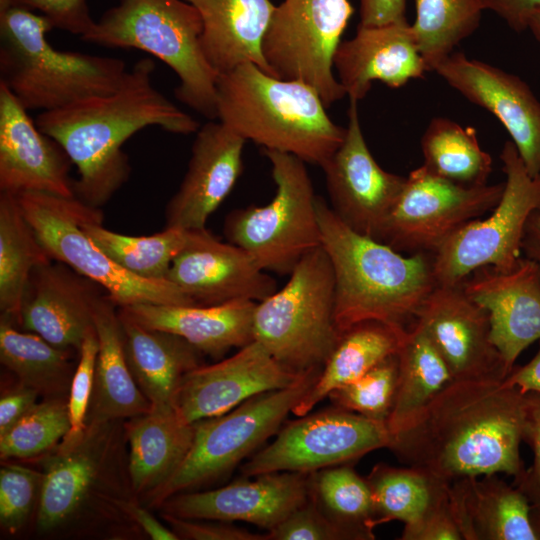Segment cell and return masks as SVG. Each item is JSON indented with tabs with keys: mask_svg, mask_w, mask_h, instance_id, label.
<instances>
[{
	"mask_svg": "<svg viewBox=\"0 0 540 540\" xmlns=\"http://www.w3.org/2000/svg\"><path fill=\"white\" fill-rule=\"evenodd\" d=\"M99 342L95 327L85 336L68 394L70 430L62 441L79 440L87 429V417L94 387Z\"/></svg>",
	"mask_w": 540,
	"mask_h": 540,
	"instance_id": "45",
	"label": "cell"
},
{
	"mask_svg": "<svg viewBox=\"0 0 540 540\" xmlns=\"http://www.w3.org/2000/svg\"><path fill=\"white\" fill-rule=\"evenodd\" d=\"M110 422H91L74 442L61 441L43 462L37 528L50 532L70 523L96 485L103 459L104 431Z\"/></svg>",
	"mask_w": 540,
	"mask_h": 540,
	"instance_id": "27",
	"label": "cell"
},
{
	"mask_svg": "<svg viewBox=\"0 0 540 540\" xmlns=\"http://www.w3.org/2000/svg\"><path fill=\"white\" fill-rule=\"evenodd\" d=\"M289 275L281 289L257 303L254 340L293 373L321 371L341 337L333 269L322 245L307 252Z\"/></svg>",
	"mask_w": 540,
	"mask_h": 540,
	"instance_id": "7",
	"label": "cell"
},
{
	"mask_svg": "<svg viewBox=\"0 0 540 540\" xmlns=\"http://www.w3.org/2000/svg\"><path fill=\"white\" fill-rule=\"evenodd\" d=\"M53 259L27 220L17 195L0 194V310L18 324L33 270Z\"/></svg>",
	"mask_w": 540,
	"mask_h": 540,
	"instance_id": "35",
	"label": "cell"
},
{
	"mask_svg": "<svg viewBox=\"0 0 540 540\" xmlns=\"http://www.w3.org/2000/svg\"><path fill=\"white\" fill-rule=\"evenodd\" d=\"M525 394L503 381H452L389 447L407 466L443 481L525 471Z\"/></svg>",
	"mask_w": 540,
	"mask_h": 540,
	"instance_id": "1",
	"label": "cell"
},
{
	"mask_svg": "<svg viewBox=\"0 0 540 540\" xmlns=\"http://www.w3.org/2000/svg\"><path fill=\"white\" fill-rule=\"evenodd\" d=\"M319 373H309L293 386L260 393L225 414L194 423L188 454L175 473L148 495L150 506L231 472L278 431Z\"/></svg>",
	"mask_w": 540,
	"mask_h": 540,
	"instance_id": "10",
	"label": "cell"
},
{
	"mask_svg": "<svg viewBox=\"0 0 540 540\" xmlns=\"http://www.w3.org/2000/svg\"><path fill=\"white\" fill-rule=\"evenodd\" d=\"M106 291L66 264L52 260L29 279L18 325L55 347L79 352L94 328V314Z\"/></svg>",
	"mask_w": 540,
	"mask_h": 540,
	"instance_id": "22",
	"label": "cell"
},
{
	"mask_svg": "<svg viewBox=\"0 0 540 540\" xmlns=\"http://www.w3.org/2000/svg\"><path fill=\"white\" fill-rule=\"evenodd\" d=\"M263 153L271 163L275 194L266 205L228 213L224 234L264 271L289 275L307 252L321 245L317 196L303 160L276 150Z\"/></svg>",
	"mask_w": 540,
	"mask_h": 540,
	"instance_id": "8",
	"label": "cell"
},
{
	"mask_svg": "<svg viewBox=\"0 0 540 540\" xmlns=\"http://www.w3.org/2000/svg\"><path fill=\"white\" fill-rule=\"evenodd\" d=\"M118 314L126 360L139 389L152 408L174 407L184 376L202 365V353L174 333L146 328Z\"/></svg>",
	"mask_w": 540,
	"mask_h": 540,
	"instance_id": "30",
	"label": "cell"
},
{
	"mask_svg": "<svg viewBox=\"0 0 540 540\" xmlns=\"http://www.w3.org/2000/svg\"><path fill=\"white\" fill-rule=\"evenodd\" d=\"M354 9L349 0H284L275 6L262 53L275 77L299 80L325 106L346 92L333 73V56Z\"/></svg>",
	"mask_w": 540,
	"mask_h": 540,
	"instance_id": "12",
	"label": "cell"
},
{
	"mask_svg": "<svg viewBox=\"0 0 540 540\" xmlns=\"http://www.w3.org/2000/svg\"><path fill=\"white\" fill-rule=\"evenodd\" d=\"M267 540H355L330 519L310 493L309 499L266 534Z\"/></svg>",
	"mask_w": 540,
	"mask_h": 540,
	"instance_id": "46",
	"label": "cell"
},
{
	"mask_svg": "<svg viewBox=\"0 0 540 540\" xmlns=\"http://www.w3.org/2000/svg\"><path fill=\"white\" fill-rule=\"evenodd\" d=\"M503 190L504 182L465 186L421 165L406 177L380 242L407 255L435 253L461 227L492 211Z\"/></svg>",
	"mask_w": 540,
	"mask_h": 540,
	"instance_id": "13",
	"label": "cell"
},
{
	"mask_svg": "<svg viewBox=\"0 0 540 540\" xmlns=\"http://www.w3.org/2000/svg\"><path fill=\"white\" fill-rule=\"evenodd\" d=\"M321 245L335 281V324L342 334L365 321L409 329L425 299L437 286L434 254L403 255L361 235L317 196Z\"/></svg>",
	"mask_w": 540,
	"mask_h": 540,
	"instance_id": "3",
	"label": "cell"
},
{
	"mask_svg": "<svg viewBox=\"0 0 540 540\" xmlns=\"http://www.w3.org/2000/svg\"><path fill=\"white\" fill-rule=\"evenodd\" d=\"M310 493L323 512L355 540L374 539L371 490L353 468L337 465L311 473Z\"/></svg>",
	"mask_w": 540,
	"mask_h": 540,
	"instance_id": "41",
	"label": "cell"
},
{
	"mask_svg": "<svg viewBox=\"0 0 540 540\" xmlns=\"http://www.w3.org/2000/svg\"><path fill=\"white\" fill-rule=\"evenodd\" d=\"M154 70V61L142 58L116 91L41 112L35 119L77 167L74 196L91 207L101 208L128 180L131 166L122 146L132 135L148 126L182 135L199 129L194 118L154 87Z\"/></svg>",
	"mask_w": 540,
	"mask_h": 540,
	"instance_id": "2",
	"label": "cell"
},
{
	"mask_svg": "<svg viewBox=\"0 0 540 540\" xmlns=\"http://www.w3.org/2000/svg\"><path fill=\"white\" fill-rule=\"evenodd\" d=\"M18 200L48 255L91 279L116 307L136 304L196 305L169 280L138 277L112 260L85 232L89 205L76 197L23 192Z\"/></svg>",
	"mask_w": 540,
	"mask_h": 540,
	"instance_id": "9",
	"label": "cell"
},
{
	"mask_svg": "<svg viewBox=\"0 0 540 540\" xmlns=\"http://www.w3.org/2000/svg\"><path fill=\"white\" fill-rule=\"evenodd\" d=\"M167 280L196 305L242 299L260 302L277 290L276 281L246 250L222 242L206 228L188 230L187 242L174 258Z\"/></svg>",
	"mask_w": 540,
	"mask_h": 540,
	"instance_id": "18",
	"label": "cell"
},
{
	"mask_svg": "<svg viewBox=\"0 0 540 540\" xmlns=\"http://www.w3.org/2000/svg\"><path fill=\"white\" fill-rule=\"evenodd\" d=\"M5 1H6V0H0V8H2V7L4 6Z\"/></svg>",
	"mask_w": 540,
	"mask_h": 540,
	"instance_id": "59",
	"label": "cell"
},
{
	"mask_svg": "<svg viewBox=\"0 0 540 540\" xmlns=\"http://www.w3.org/2000/svg\"><path fill=\"white\" fill-rule=\"evenodd\" d=\"M460 284L488 313L491 341L511 372L518 356L540 340V265L522 257L510 271L480 267Z\"/></svg>",
	"mask_w": 540,
	"mask_h": 540,
	"instance_id": "21",
	"label": "cell"
},
{
	"mask_svg": "<svg viewBox=\"0 0 540 540\" xmlns=\"http://www.w3.org/2000/svg\"><path fill=\"white\" fill-rule=\"evenodd\" d=\"M421 148L423 166L433 174L465 186L487 184L492 159L480 147L474 128L434 118L423 134Z\"/></svg>",
	"mask_w": 540,
	"mask_h": 540,
	"instance_id": "39",
	"label": "cell"
},
{
	"mask_svg": "<svg viewBox=\"0 0 540 540\" xmlns=\"http://www.w3.org/2000/svg\"><path fill=\"white\" fill-rule=\"evenodd\" d=\"M10 6L41 14L48 19L53 28L80 37L87 34L95 24L87 0H6L0 12Z\"/></svg>",
	"mask_w": 540,
	"mask_h": 540,
	"instance_id": "47",
	"label": "cell"
},
{
	"mask_svg": "<svg viewBox=\"0 0 540 540\" xmlns=\"http://www.w3.org/2000/svg\"><path fill=\"white\" fill-rule=\"evenodd\" d=\"M506 175L502 196L486 219H474L451 235L434 254L437 285L460 284L474 270L510 271L522 258L528 217L540 212V174L532 177L511 140L500 153Z\"/></svg>",
	"mask_w": 540,
	"mask_h": 540,
	"instance_id": "11",
	"label": "cell"
},
{
	"mask_svg": "<svg viewBox=\"0 0 540 540\" xmlns=\"http://www.w3.org/2000/svg\"><path fill=\"white\" fill-rule=\"evenodd\" d=\"M503 383L516 387L523 394L528 392L540 393V340L536 355L523 366H514Z\"/></svg>",
	"mask_w": 540,
	"mask_h": 540,
	"instance_id": "54",
	"label": "cell"
},
{
	"mask_svg": "<svg viewBox=\"0 0 540 540\" xmlns=\"http://www.w3.org/2000/svg\"><path fill=\"white\" fill-rule=\"evenodd\" d=\"M401 540H462L450 496L418 520L405 524Z\"/></svg>",
	"mask_w": 540,
	"mask_h": 540,
	"instance_id": "49",
	"label": "cell"
},
{
	"mask_svg": "<svg viewBox=\"0 0 540 540\" xmlns=\"http://www.w3.org/2000/svg\"><path fill=\"white\" fill-rule=\"evenodd\" d=\"M307 374L287 370L254 340L226 359L188 372L174 408L184 422L193 424L225 414L260 393L293 386Z\"/></svg>",
	"mask_w": 540,
	"mask_h": 540,
	"instance_id": "17",
	"label": "cell"
},
{
	"mask_svg": "<svg viewBox=\"0 0 540 540\" xmlns=\"http://www.w3.org/2000/svg\"><path fill=\"white\" fill-rule=\"evenodd\" d=\"M326 108L312 86L272 76L254 63L218 75L220 122L263 149L289 153L320 167L346 134Z\"/></svg>",
	"mask_w": 540,
	"mask_h": 540,
	"instance_id": "4",
	"label": "cell"
},
{
	"mask_svg": "<svg viewBox=\"0 0 540 540\" xmlns=\"http://www.w3.org/2000/svg\"><path fill=\"white\" fill-rule=\"evenodd\" d=\"M69 430L68 400L46 398L0 434L1 459H28L49 452Z\"/></svg>",
	"mask_w": 540,
	"mask_h": 540,
	"instance_id": "42",
	"label": "cell"
},
{
	"mask_svg": "<svg viewBox=\"0 0 540 540\" xmlns=\"http://www.w3.org/2000/svg\"><path fill=\"white\" fill-rule=\"evenodd\" d=\"M349 100L345 138L321 167L330 208L355 232L381 241L406 177L390 173L376 162L362 134L358 101Z\"/></svg>",
	"mask_w": 540,
	"mask_h": 540,
	"instance_id": "15",
	"label": "cell"
},
{
	"mask_svg": "<svg viewBox=\"0 0 540 540\" xmlns=\"http://www.w3.org/2000/svg\"><path fill=\"white\" fill-rule=\"evenodd\" d=\"M375 525L398 520L412 523L449 496L450 484L425 471L407 466L376 465L367 477Z\"/></svg>",
	"mask_w": 540,
	"mask_h": 540,
	"instance_id": "38",
	"label": "cell"
},
{
	"mask_svg": "<svg viewBox=\"0 0 540 540\" xmlns=\"http://www.w3.org/2000/svg\"><path fill=\"white\" fill-rule=\"evenodd\" d=\"M46 17L10 6L0 12V84L26 110L53 111L106 95L123 83V59L55 49Z\"/></svg>",
	"mask_w": 540,
	"mask_h": 540,
	"instance_id": "5",
	"label": "cell"
},
{
	"mask_svg": "<svg viewBox=\"0 0 540 540\" xmlns=\"http://www.w3.org/2000/svg\"><path fill=\"white\" fill-rule=\"evenodd\" d=\"M185 1L201 17L202 49L218 75L250 62L274 76L262 53V41L275 9L270 0Z\"/></svg>",
	"mask_w": 540,
	"mask_h": 540,
	"instance_id": "29",
	"label": "cell"
},
{
	"mask_svg": "<svg viewBox=\"0 0 540 540\" xmlns=\"http://www.w3.org/2000/svg\"><path fill=\"white\" fill-rule=\"evenodd\" d=\"M71 350L53 346L32 332H21L7 316L0 321V360L19 383L46 398H65L75 372Z\"/></svg>",
	"mask_w": 540,
	"mask_h": 540,
	"instance_id": "36",
	"label": "cell"
},
{
	"mask_svg": "<svg viewBox=\"0 0 540 540\" xmlns=\"http://www.w3.org/2000/svg\"><path fill=\"white\" fill-rule=\"evenodd\" d=\"M449 496L463 540H538L528 498L496 474L457 479Z\"/></svg>",
	"mask_w": 540,
	"mask_h": 540,
	"instance_id": "28",
	"label": "cell"
},
{
	"mask_svg": "<svg viewBox=\"0 0 540 540\" xmlns=\"http://www.w3.org/2000/svg\"><path fill=\"white\" fill-rule=\"evenodd\" d=\"M245 143L243 137L220 121L199 127L186 174L165 208L166 228H206L208 218L242 173Z\"/></svg>",
	"mask_w": 540,
	"mask_h": 540,
	"instance_id": "24",
	"label": "cell"
},
{
	"mask_svg": "<svg viewBox=\"0 0 540 540\" xmlns=\"http://www.w3.org/2000/svg\"><path fill=\"white\" fill-rule=\"evenodd\" d=\"M407 0H360V25L382 26L405 20Z\"/></svg>",
	"mask_w": 540,
	"mask_h": 540,
	"instance_id": "53",
	"label": "cell"
},
{
	"mask_svg": "<svg viewBox=\"0 0 540 540\" xmlns=\"http://www.w3.org/2000/svg\"><path fill=\"white\" fill-rule=\"evenodd\" d=\"M398 383L387 427L391 435L402 430L453 378L425 331L413 324L397 352Z\"/></svg>",
	"mask_w": 540,
	"mask_h": 540,
	"instance_id": "34",
	"label": "cell"
},
{
	"mask_svg": "<svg viewBox=\"0 0 540 540\" xmlns=\"http://www.w3.org/2000/svg\"><path fill=\"white\" fill-rule=\"evenodd\" d=\"M525 441L533 451V462L514 484L528 498L531 510L540 514V393H525Z\"/></svg>",
	"mask_w": 540,
	"mask_h": 540,
	"instance_id": "48",
	"label": "cell"
},
{
	"mask_svg": "<svg viewBox=\"0 0 540 540\" xmlns=\"http://www.w3.org/2000/svg\"><path fill=\"white\" fill-rule=\"evenodd\" d=\"M72 161L45 134L11 91L0 84V192L75 197Z\"/></svg>",
	"mask_w": 540,
	"mask_h": 540,
	"instance_id": "23",
	"label": "cell"
},
{
	"mask_svg": "<svg viewBox=\"0 0 540 540\" xmlns=\"http://www.w3.org/2000/svg\"><path fill=\"white\" fill-rule=\"evenodd\" d=\"M163 518L179 539L188 540H267L258 534L229 524V522H198L164 513Z\"/></svg>",
	"mask_w": 540,
	"mask_h": 540,
	"instance_id": "50",
	"label": "cell"
},
{
	"mask_svg": "<svg viewBox=\"0 0 540 540\" xmlns=\"http://www.w3.org/2000/svg\"><path fill=\"white\" fill-rule=\"evenodd\" d=\"M258 302L233 300L215 305L136 304L118 312L146 328L174 333L214 359L252 341Z\"/></svg>",
	"mask_w": 540,
	"mask_h": 540,
	"instance_id": "26",
	"label": "cell"
},
{
	"mask_svg": "<svg viewBox=\"0 0 540 540\" xmlns=\"http://www.w3.org/2000/svg\"><path fill=\"white\" fill-rule=\"evenodd\" d=\"M469 101L506 128L530 176L540 174V102L519 77L464 53H451L434 69Z\"/></svg>",
	"mask_w": 540,
	"mask_h": 540,
	"instance_id": "20",
	"label": "cell"
},
{
	"mask_svg": "<svg viewBox=\"0 0 540 540\" xmlns=\"http://www.w3.org/2000/svg\"><path fill=\"white\" fill-rule=\"evenodd\" d=\"M524 257L540 265V212L535 211L527 219L522 239Z\"/></svg>",
	"mask_w": 540,
	"mask_h": 540,
	"instance_id": "56",
	"label": "cell"
},
{
	"mask_svg": "<svg viewBox=\"0 0 540 540\" xmlns=\"http://www.w3.org/2000/svg\"><path fill=\"white\" fill-rule=\"evenodd\" d=\"M203 24L185 0H119L82 40L108 48H134L165 63L178 77L175 96L202 116L217 118L218 73L207 61Z\"/></svg>",
	"mask_w": 540,
	"mask_h": 540,
	"instance_id": "6",
	"label": "cell"
},
{
	"mask_svg": "<svg viewBox=\"0 0 540 540\" xmlns=\"http://www.w3.org/2000/svg\"><path fill=\"white\" fill-rule=\"evenodd\" d=\"M116 306L107 295L98 303L94 327L99 349L87 424L132 418L152 409L129 369Z\"/></svg>",
	"mask_w": 540,
	"mask_h": 540,
	"instance_id": "32",
	"label": "cell"
},
{
	"mask_svg": "<svg viewBox=\"0 0 540 540\" xmlns=\"http://www.w3.org/2000/svg\"><path fill=\"white\" fill-rule=\"evenodd\" d=\"M528 29L531 30L536 40L540 43V9L531 16L528 22Z\"/></svg>",
	"mask_w": 540,
	"mask_h": 540,
	"instance_id": "57",
	"label": "cell"
},
{
	"mask_svg": "<svg viewBox=\"0 0 540 540\" xmlns=\"http://www.w3.org/2000/svg\"><path fill=\"white\" fill-rule=\"evenodd\" d=\"M43 473L5 464L0 469V524L11 534L18 532L39 503Z\"/></svg>",
	"mask_w": 540,
	"mask_h": 540,
	"instance_id": "44",
	"label": "cell"
},
{
	"mask_svg": "<svg viewBox=\"0 0 540 540\" xmlns=\"http://www.w3.org/2000/svg\"><path fill=\"white\" fill-rule=\"evenodd\" d=\"M408 329L380 321L358 323L341 337L310 389L292 410L304 416L334 390L397 354Z\"/></svg>",
	"mask_w": 540,
	"mask_h": 540,
	"instance_id": "33",
	"label": "cell"
},
{
	"mask_svg": "<svg viewBox=\"0 0 540 540\" xmlns=\"http://www.w3.org/2000/svg\"><path fill=\"white\" fill-rule=\"evenodd\" d=\"M127 511L141 529L154 540H178V536L170 528L162 525L145 508L137 505H129Z\"/></svg>",
	"mask_w": 540,
	"mask_h": 540,
	"instance_id": "55",
	"label": "cell"
},
{
	"mask_svg": "<svg viewBox=\"0 0 540 540\" xmlns=\"http://www.w3.org/2000/svg\"><path fill=\"white\" fill-rule=\"evenodd\" d=\"M398 383V358L392 355L357 380L329 394L336 405L370 419L387 423Z\"/></svg>",
	"mask_w": 540,
	"mask_h": 540,
	"instance_id": "43",
	"label": "cell"
},
{
	"mask_svg": "<svg viewBox=\"0 0 540 540\" xmlns=\"http://www.w3.org/2000/svg\"><path fill=\"white\" fill-rule=\"evenodd\" d=\"M414 324L422 328L445 361L453 381H504L509 375L491 341L489 315L461 284L437 285Z\"/></svg>",
	"mask_w": 540,
	"mask_h": 540,
	"instance_id": "16",
	"label": "cell"
},
{
	"mask_svg": "<svg viewBox=\"0 0 540 540\" xmlns=\"http://www.w3.org/2000/svg\"><path fill=\"white\" fill-rule=\"evenodd\" d=\"M391 443L385 422L337 408L290 422L241 471L244 477L274 472L311 474L389 448Z\"/></svg>",
	"mask_w": 540,
	"mask_h": 540,
	"instance_id": "14",
	"label": "cell"
},
{
	"mask_svg": "<svg viewBox=\"0 0 540 540\" xmlns=\"http://www.w3.org/2000/svg\"><path fill=\"white\" fill-rule=\"evenodd\" d=\"M39 393L26 385H19L2 393L0 398V434L6 432L38 402Z\"/></svg>",
	"mask_w": 540,
	"mask_h": 540,
	"instance_id": "51",
	"label": "cell"
},
{
	"mask_svg": "<svg viewBox=\"0 0 540 540\" xmlns=\"http://www.w3.org/2000/svg\"><path fill=\"white\" fill-rule=\"evenodd\" d=\"M333 67L346 95L356 101L366 96L374 80L399 88L427 71L406 19L382 26L359 24L355 36L338 45Z\"/></svg>",
	"mask_w": 540,
	"mask_h": 540,
	"instance_id": "25",
	"label": "cell"
},
{
	"mask_svg": "<svg viewBox=\"0 0 540 540\" xmlns=\"http://www.w3.org/2000/svg\"><path fill=\"white\" fill-rule=\"evenodd\" d=\"M130 453L132 489L148 496L179 468L194 439L195 426L184 422L174 407L152 408L124 425Z\"/></svg>",
	"mask_w": 540,
	"mask_h": 540,
	"instance_id": "31",
	"label": "cell"
},
{
	"mask_svg": "<svg viewBox=\"0 0 540 540\" xmlns=\"http://www.w3.org/2000/svg\"><path fill=\"white\" fill-rule=\"evenodd\" d=\"M531 519L535 532L538 536V540H540V514L531 510Z\"/></svg>",
	"mask_w": 540,
	"mask_h": 540,
	"instance_id": "58",
	"label": "cell"
},
{
	"mask_svg": "<svg viewBox=\"0 0 540 540\" xmlns=\"http://www.w3.org/2000/svg\"><path fill=\"white\" fill-rule=\"evenodd\" d=\"M102 221L101 209L89 206L82 227L112 260L144 279H167L174 258L188 238V230L166 227L152 235L130 236L106 229Z\"/></svg>",
	"mask_w": 540,
	"mask_h": 540,
	"instance_id": "37",
	"label": "cell"
},
{
	"mask_svg": "<svg viewBox=\"0 0 540 540\" xmlns=\"http://www.w3.org/2000/svg\"><path fill=\"white\" fill-rule=\"evenodd\" d=\"M310 473L274 472L207 491L181 492L163 502L165 513L193 520L242 521L268 531L310 497Z\"/></svg>",
	"mask_w": 540,
	"mask_h": 540,
	"instance_id": "19",
	"label": "cell"
},
{
	"mask_svg": "<svg viewBox=\"0 0 540 540\" xmlns=\"http://www.w3.org/2000/svg\"><path fill=\"white\" fill-rule=\"evenodd\" d=\"M415 1L416 19L412 29L427 71H430L477 29L484 7L482 0Z\"/></svg>",
	"mask_w": 540,
	"mask_h": 540,
	"instance_id": "40",
	"label": "cell"
},
{
	"mask_svg": "<svg viewBox=\"0 0 540 540\" xmlns=\"http://www.w3.org/2000/svg\"><path fill=\"white\" fill-rule=\"evenodd\" d=\"M482 4L517 32L528 29L531 16L540 9V0H482Z\"/></svg>",
	"mask_w": 540,
	"mask_h": 540,
	"instance_id": "52",
	"label": "cell"
}]
</instances>
